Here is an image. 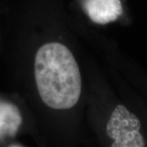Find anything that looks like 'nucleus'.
Returning <instances> with one entry per match:
<instances>
[{"label": "nucleus", "mask_w": 147, "mask_h": 147, "mask_svg": "<svg viewBox=\"0 0 147 147\" xmlns=\"http://www.w3.org/2000/svg\"><path fill=\"white\" fill-rule=\"evenodd\" d=\"M37 88L42 101L55 110L76 105L82 89L79 66L65 45L50 42L37 52L34 61Z\"/></svg>", "instance_id": "obj_1"}, {"label": "nucleus", "mask_w": 147, "mask_h": 147, "mask_svg": "<svg viewBox=\"0 0 147 147\" xmlns=\"http://www.w3.org/2000/svg\"><path fill=\"white\" fill-rule=\"evenodd\" d=\"M106 132L113 140L112 147L146 146L140 118L123 105H118L112 112L106 125Z\"/></svg>", "instance_id": "obj_2"}, {"label": "nucleus", "mask_w": 147, "mask_h": 147, "mask_svg": "<svg viewBox=\"0 0 147 147\" xmlns=\"http://www.w3.org/2000/svg\"><path fill=\"white\" fill-rule=\"evenodd\" d=\"M84 6L90 19L99 25L115 21L123 12L120 0H85Z\"/></svg>", "instance_id": "obj_3"}, {"label": "nucleus", "mask_w": 147, "mask_h": 147, "mask_svg": "<svg viewBox=\"0 0 147 147\" xmlns=\"http://www.w3.org/2000/svg\"><path fill=\"white\" fill-rule=\"evenodd\" d=\"M22 118L14 105L0 101V139L16 134L21 126Z\"/></svg>", "instance_id": "obj_4"}]
</instances>
